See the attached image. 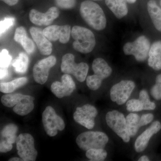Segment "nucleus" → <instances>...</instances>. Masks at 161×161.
<instances>
[{
    "label": "nucleus",
    "instance_id": "nucleus-26",
    "mask_svg": "<svg viewBox=\"0 0 161 161\" xmlns=\"http://www.w3.org/2000/svg\"><path fill=\"white\" fill-rule=\"evenodd\" d=\"M140 119V117L138 114L132 112L127 115L126 117L127 127L131 137L135 136L141 128Z\"/></svg>",
    "mask_w": 161,
    "mask_h": 161
},
{
    "label": "nucleus",
    "instance_id": "nucleus-2",
    "mask_svg": "<svg viewBox=\"0 0 161 161\" xmlns=\"http://www.w3.org/2000/svg\"><path fill=\"white\" fill-rule=\"evenodd\" d=\"M1 100L4 106L7 108L13 107V112L20 116L28 115L34 108L35 98L31 95L20 93H9L3 95Z\"/></svg>",
    "mask_w": 161,
    "mask_h": 161
},
{
    "label": "nucleus",
    "instance_id": "nucleus-35",
    "mask_svg": "<svg viewBox=\"0 0 161 161\" xmlns=\"http://www.w3.org/2000/svg\"><path fill=\"white\" fill-rule=\"evenodd\" d=\"M12 144L5 140L2 139L0 142V152L7 153L9 152L12 149Z\"/></svg>",
    "mask_w": 161,
    "mask_h": 161
},
{
    "label": "nucleus",
    "instance_id": "nucleus-11",
    "mask_svg": "<svg viewBox=\"0 0 161 161\" xmlns=\"http://www.w3.org/2000/svg\"><path fill=\"white\" fill-rule=\"evenodd\" d=\"M135 87V82L131 80H122L115 84L110 91L111 100L118 105H122L127 102Z\"/></svg>",
    "mask_w": 161,
    "mask_h": 161
},
{
    "label": "nucleus",
    "instance_id": "nucleus-39",
    "mask_svg": "<svg viewBox=\"0 0 161 161\" xmlns=\"http://www.w3.org/2000/svg\"><path fill=\"white\" fill-rule=\"evenodd\" d=\"M9 161H23V160L21 158H18V157H14L12 158L9 159Z\"/></svg>",
    "mask_w": 161,
    "mask_h": 161
},
{
    "label": "nucleus",
    "instance_id": "nucleus-34",
    "mask_svg": "<svg viewBox=\"0 0 161 161\" xmlns=\"http://www.w3.org/2000/svg\"><path fill=\"white\" fill-rule=\"evenodd\" d=\"M154 119V115L152 113L143 114L140 117L139 124L140 127L144 126L150 123Z\"/></svg>",
    "mask_w": 161,
    "mask_h": 161
},
{
    "label": "nucleus",
    "instance_id": "nucleus-14",
    "mask_svg": "<svg viewBox=\"0 0 161 161\" xmlns=\"http://www.w3.org/2000/svg\"><path fill=\"white\" fill-rule=\"evenodd\" d=\"M43 34L50 41H59L65 44L69 41L71 35V30L69 25H51L43 30Z\"/></svg>",
    "mask_w": 161,
    "mask_h": 161
},
{
    "label": "nucleus",
    "instance_id": "nucleus-16",
    "mask_svg": "<svg viewBox=\"0 0 161 161\" xmlns=\"http://www.w3.org/2000/svg\"><path fill=\"white\" fill-rule=\"evenodd\" d=\"M60 11L56 7H52L46 12H40L36 9H32L29 13V19L35 25L39 26H49L58 17Z\"/></svg>",
    "mask_w": 161,
    "mask_h": 161
},
{
    "label": "nucleus",
    "instance_id": "nucleus-6",
    "mask_svg": "<svg viewBox=\"0 0 161 161\" xmlns=\"http://www.w3.org/2000/svg\"><path fill=\"white\" fill-rule=\"evenodd\" d=\"M105 119L108 126L124 142H130L131 136L128 131L126 119L122 112L116 110L109 111L106 115Z\"/></svg>",
    "mask_w": 161,
    "mask_h": 161
},
{
    "label": "nucleus",
    "instance_id": "nucleus-32",
    "mask_svg": "<svg viewBox=\"0 0 161 161\" xmlns=\"http://www.w3.org/2000/svg\"><path fill=\"white\" fill-rule=\"evenodd\" d=\"M14 19L12 17L5 18L4 20L0 22V34L2 36L6 32L8 29L14 25Z\"/></svg>",
    "mask_w": 161,
    "mask_h": 161
},
{
    "label": "nucleus",
    "instance_id": "nucleus-8",
    "mask_svg": "<svg viewBox=\"0 0 161 161\" xmlns=\"http://www.w3.org/2000/svg\"><path fill=\"white\" fill-rule=\"evenodd\" d=\"M151 47L150 40L145 36H141L133 42L124 45L123 51L126 55H132L138 62H144L149 56Z\"/></svg>",
    "mask_w": 161,
    "mask_h": 161
},
{
    "label": "nucleus",
    "instance_id": "nucleus-41",
    "mask_svg": "<svg viewBox=\"0 0 161 161\" xmlns=\"http://www.w3.org/2000/svg\"><path fill=\"white\" fill-rule=\"evenodd\" d=\"M92 1H101V0H92Z\"/></svg>",
    "mask_w": 161,
    "mask_h": 161
},
{
    "label": "nucleus",
    "instance_id": "nucleus-30",
    "mask_svg": "<svg viewBox=\"0 0 161 161\" xmlns=\"http://www.w3.org/2000/svg\"><path fill=\"white\" fill-rule=\"evenodd\" d=\"M150 94L155 100H161V74L157 76L155 84L151 88Z\"/></svg>",
    "mask_w": 161,
    "mask_h": 161
},
{
    "label": "nucleus",
    "instance_id": "nucleus-9",
    "mask_svg": "<svg viewBox=\"0 0 161 161\" xmlns=\"http://www.w3.org/2000/svg\"><path fill=\"white\" fill-rule=\"evenodd\" d=\"M42 122L47 134L51 137L57 135L58 131H63L65 128L63 119L50 106L47 107L43 112Z\"/></svg>",
    "mask_w": 161,
    "mask_h": 161
},
{
    "label": "nucleus",
    "instance_id": "nucleus-42",
    "mask_svg": "<svg viewBox=\"0 0 161 161\" xmlns=\"http://www.w3.org/2000/svg\"><path fill=\"white\" fill-rule=\"evenodd\" d=\"M160 4H161V2H160Z\"/></svg>",
    "mask_w": 161,
    "mask_h": 161
},
{
    "label": "nucleus",
    "instance_id": "nucleus-40",
    "mask_svg": "<svg viewBox=\"0 0 161 161\" xmlns=\"http://www.w3.org/2000/svg\"><path fill=\"white\" fill-rule=\"evenodd\" d=\"M136 0H126L127 2L130 4H133L136 2Z\"/></svg>",
    "mask_w": 161,
    "mask_h": 161
},
{
    "label": "nucleus",
    "instance_id": "nucleus-19",
    "mask_svg": "<svg viewBox=\"0 0 161 161\" xmlns=\"http://www.w3.org/2000/svg\"><path fill=\"white\" fill-rule=\"evenodd\" d=\"M148 64L154 70H161V40L156 41L151 45L148 56Z\"/></svg>",
    "mask_w": 161,
    "mask_h": 161
},
{
    "label": "nucleus",
    "instance_id": "nucleus-17",
    "mask_svg": "<svg viewBox=\"0 0 161 161\" xmlns=\"http://www.w3.org/2000/svg\"><path fill=\"white\" fill-rule=\"evenodd\" d=\"M161 130L160 122L157 120L153 122L136 140L134 145L135 151L137 153H141L146 150L152 136L159 132Z\"/></svg>",
    "mask_w": 161,
    "mask_h": 161
},
{
    "label": "nucleus",
    "instance_id": "nucleus-4",
    "mask_svg": "<svg viewBox=\"0 0 161 161\" xmlns=\"http://www.w3.org/2000/svg\"><path fill=\"white\" fill-rule=\"evenodd\" d=\"M109 142V137L100 131H87L77 136L76 142L80 149L87 150L92 149H104Z\"/></svg>",
    "mask_w": 161,
    "mask_h": 161
},
{
    "label": "nucleus",
    "instance_id": "nucleus-23",
    "mask_svg": "<svg viewBox=\"0 0 161 161\" xmlns=\"http://www.w3.org/2000/svg\"><path fill=\"white\" fill-rule=\"evenodd\" d=\"M28 82L26 77L17 78L7 82H3L0 84V91L5 94L12 93L20 87L25 85Z\"/></svg>",
    "mask_w": 161,
    "mask_h": 161
},
{
    "label": "nucleus",
    "instance_id": "nucleus-22",
    "mask_svg": "<svg viewBox=\"0 0 161 161\" xmlns=\"http://www.w3.org/2000/svg\"><path fill=\"white\" fill-rule=\"evenodd\" d=\"M147 10L154 27L161 32V8L154 0H150L147 3Z\"/></svg>",
    "mask_w": 161,
    "mask_h": 161
},
{
    "label": "nucleus",
    "instance_id": "nucleus-25",
    "mask_svg": "<svg viewBox=\"0 0 161 161\" xmlns=\"http://www.w3.org/2000/svg\"><path fill=\"white\" fill-rule=\"evenodd\" d=\"M18 131V128L16 125L14 124H8L1 131V137L3 139L13 144L14 143L17 138V133Z\"/></svg>",
    "mask_w": 161,
    "mask_h": 161
},
{
    "label": "nucleus",
    "instance_id": "nucleus-21",
    "mask_svg": "<svg viewBox=\"0 0 161 161\" xmlns=\"http://www.w3.org/2000/svg\"><path fill=\"white\" fill-rule=\"evenodd\" d=\"M126 0H105L107 6L118 19H121L128 14Z\"/></svg>",
    "mask_w": 161,
    "mask_h": 161
},
{
    "label": "nucleus",
    "instance_id": "nucleus-12",
    "mask_svg": "<svg viewBox=\"0 0 161 161\" xmlns=\"http://www.w3.org/2000/svg\"><path fill=\"white\" fill-rule=\"evenodd\" d=\"M98 114V110L95 107L86 104L76 108L73 118L77 123L88 130H92L95 126V119Z\"/></svg>",
    "mask_w": 161,
    "mask_h": 161
},
{
    "label": "nucleus",
    "instance_id": "nucleus-24",
    "mask_svg": "<svg viewBox=\"0 0 161 161\" xmlns=\"http://www.w3.org/2000/svg\"><path fill=\"white\" fill-rule=\"evenodd\" d=\"M29 58L26 53L21 52L19 56L12 61V65L15 71L19 74H25L28 69Z\"/></svg>",
    "mask_w": 161,
    "mask_h": 161
},
{
    "label": "nucleus",
    "instance_id": "nucleus-33",
    "mask_svg": "<svg viewBox=\"0 0 161 161\" xmlns=\"http://www.w3.org/2000/svg\"><path fill=\"white\" fill-rule=\"evenodd\" d=\"M56 5L62 9H69L74 8L76 0H55Z\"/></svg>",
    "mask_w": 161,
    "mask_h": 161
},
{
    "label": "nucleus",
    "instance_id": "nucleus-37",
    "mask_svg": "<svg viewBox=\"0 0 161 161\" xmlns=\"http://www.w3.org/2000/svg\"><path fill=\"white\" fill-rule=\"evenodd\" d=\"M8 74V69H1V74L0 77L1 79L5 78L7 76Z\"/></svg>",
    "mask_w": 161,
    "mask_h": 161
},
{
    "label": "nucleus",
    "instance_id": "nucleus-27",
    "mask_svg": "<svg viewBox=\"0 0 161 161\" xmlns=\"http://www.w3.org/2000/svg\"><path fill=\"white\" fill-rule=\"evenodd\" d=\"M87 158L92 161L105 160L108 156V153L104 149H92L86 151Z\"/></svg>",
    "mask_w": 161,
    "mask_h": 161
},
{
    "label": "nucleus",
    "instance_id": "nucleus-1",
    "mask_svg": "<svg viewBox=\"0 0 161 161\" xmlns=\"http://www.w3.org/2000/svg\"><path fill=\"white\" fill-rule=\"evenodd\" d=\"M80 14L86 23L95 30L100 31L105 28V14L97 3L90 0L84 1L80 4Z\"/></svg>",
    "mask_w": 161,
    "mask_h": 161
},
{
    "label": "nucleus",
    "instance_id": "nucleus-20",
    "mask_svg": "<svg viewBox=\"0 0 161 161\" xmlns=\"http://www.w3.org/2000/svg\"><path fill=\"white\" fill-rule=\"evenodd\" d=\"M14 38L16 42L21 44L27 53L31 54L34 52V43L28 37L26 29L23 26H19L16 28Z\"/></svg>",
    "mask_w": 161,
    "mask_h": 161
},
{
    "label": "nucleus",
    "instance_id": "nucleus-13",
    "mask_svg": "<svg viewBox=\"0 0 161 161\" xmlns=\"http://www.w3.org/2000/svg\"><path fill=\"white\" fill-rule=\"evenodd\" d=\"M57 63V59L50 56L36 62L33 69V76L36 82L43 85L46 83L49 76L50 70Z\"/></svg>",
    "mask_w": 161,
    "mask_h": 161
},
{
    "label": "nucleus",
    "instance_id": "nucleus-36",
    "mask_svg": "<svg viewBox=\"0 0 161 161\" xmlns=\"http://www.w3.org/2000/svg\"><path fill=\"white\" fill-rule=\"evenodd\" d=\"M9 6H13L17 4L19 0H1Z\"/></svg>",
    "mask_w": 161,
    "mask_h": 161
},
{
    "label": "nucleus",
    "instance_id": "nucleus-15",
    "mask_svg": "<svg viewBox=\"0 0 161 161\" xmlns=\"http://www.w3.org/2000/svg\"><path fill=\"white\" fill-rule=\"evenodd\" d=\"M76 89V85L71 76L64 74L61 81H55L51 86V91L58 98H61L71 95Z\"/></svg>",
    "mask_w": 161,
    "mask_h": 161
},
{
    "label": "nucleus",
    "instance_id": "nucleus-18",
    "mask_svg": "<svg viewBox=\"0 0 161 161\" xmlns=\"http://www.w3.org/2000/svg\"><path fill=\"white\" fill-rule=\"evenodd\" d=\"M31 35L40 53L45 56H48L53 52V44L43 34V31L36 27H31Z\"/></svg>",
    "mask_w": 161,
    "mask_h": 161
},
{
    "label": "nucleus",
    "instance_id": "nucleus-28",
    "mask_svg": "<svg viewBox=\"0 0 161 161\" xmlns=\"http://www.w3.org/2000/svg\"><path fill=\"white\" fill-rule=\"evenodd\" d=\"M139 99L142 103L144 110L151 111L156 108V104L150 100V96L147 90H141L139 95Z\"/></svg>",
    "mask_w": 161,
    "mask_h": 161
},
{
    "label": "nucleus",
    "instance_id": "nucleus-7",
    "mask_svg": "<svg viewBox=\"0 0 161 161\" xmlns=\"http://www.w3.org/2000/svg\"><path fill=\"white\" fill-rule=\"evenodd\" d=\"M60 69L64 74L73 75L78 81L82 82L86 80L89 65L85 62L76 63L74 55L67 53L62 57Z\"/></svg>",
    "mask_w": 161,
    "mask_h": 161
},
{
    "label": "nucleus",
    "instance_id": "nucleus-38",
    "mask_svg": "<svg viewBox=\"0 0 161 161\" xmlns=\"http://www.w3.org/2000/svg\"><path fill=\"white\" fill-rule=\"evenodd\" d=\"M150 160V158L147 155L142 156L138 159L139 161H149Z\"/></svg>",
    "mask_w": 161,
    "mask_h": 161
},
{
    "label": "nucleus",
    "instance_id": "nucleus-29",
    "mask_svg": "<svg viewBox=\"0 0 161 161\" xmlns=\"http://www.w3.org/2000/svg\"><path fill=\"white\" fill-rule=\"evenodd\" d=\"M126 107L127 111L131 112H140L144 110L142 103L139 98H132L128 101Z\"/></svg>",
    "mask_w": 161,
    "mask_h": 161
},
{
    "label": "nucleus",
    "instance_id": "nucleus-3",
    "mask_svg": "<svg viewBox=\"0 0 161 161\" xmlns=\"http://www.w3.org/2000/svg\"><path fill=\"white\" fill-rule=\"evenodd\" d=\"M71 36L75 40L72 44L73 48L76 51L87 54L95 48V36L90 30L81 26H74L71 30Z\"/></svg>",
    "mask_w": 161,
    "mask_h": 161
},
{
    "label": "nucleus",
    "instance_id": "nucleus-31",
    "mask_svg": "<svg viewBox=\"0 0 161 161\" xmlns=\"http://www.w3.org/2000/svg\"><path fill=\"white\" fill-rule=\"evenodd\" d=\"M12 62V57L6 49L3 50L0 53V65L1 69H8Z\"/></svg>",
    "mask_w": 161,
    "mask_h": 161
},
{
    "label": "nucleus",
    "instance_id": "nucleus-5",
    "mask_svg": "<svg viewBox=\"0 0 161 161\" xmlns=\"http://www.w3.org/2000/svg\"><path fill=\"white\" fill-rule=\"evenodd\" d=\"M93 75L87 76V86L92 91H97L101 86L103 80L108 78L112 75V69L103 59L97 58L92 63Z\"/></svg>",
    "mask_w": 161,
    "mask_h": 161
},
{
    "label": "nucleus",
    "instance_id": "nucleus-10",
    "mask_svg": "<svg viewBox=\"0 0 161 161\" xmlns=\"http://www.w3.org/2000/svg\"><path fill=\"white\" fill-rule=\"evenodd\" d=\"M16 149L18 154L23 161H35L38 152L35 146V140L29 133L19 134L17 138Z\"/></svg>",
    "mask_w": 161,
    "mask_h": 161
}]
</instances>
